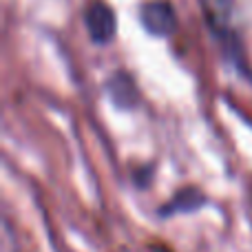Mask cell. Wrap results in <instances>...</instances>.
I'll return each instance as SVG.
<instances>
[{
  "label": "cell",
  "instance_id": "cell-1",
  "mask_svg": "<svg viewBox=\"0 0 252 252\" xmlns=\"http://www.w3.org/2000/svg\"><path fill=\"white\" fill-rule=\"evenodd\" d=\"M139 20H142L144 29L157 38H168L177 29V13L168 0H151V2L142 4Z\"/></svg>",
  "mask_w": 252,
  "mask_h": 252
},
{
  "label": "cell",
  "instance_id": "cell-2",
  "mask_svg": "<svg viewBox=\"0 0 252 252\" xmlns=\"http://www.w3.org/2000/svg\"><path fill=\"white\" fill-rule=\"evenodd\" d=\"M84 20H87V29L89 35L95 44H106L113 40L115 31H118V18L115 11L102 0H93L87 7L84 13Z\"/></svg>",
  "mask_w": 252,
  "mask_h": 252
},
{
  "label": "cell",
  "instance_id": "cell-3",
  "mask_svg": "<svg viewBox=\"0 0 252 252\" xmlns=\"http://www.w3.org/2000/svg\"><path fill=\"white\" fill-rule=\"evenodd\" d=\"M106 95L113 102L118 109L130 111L133 106L139 104V93H137V84L130 78L126 71H118L106 80Z\"/></svg>",
  "mask_w": 252,
  "mask_h": 252
},
{
  "label": "cell",
  "instance_id": "cell-4",
  "mask_svg": "<svg viewBox=\"0 0 252 252\" xmlns=\"http://www.w3.org/2000/svg\"><path fill=\"white\" fill-rule=\"evenodd\" d=\"M206 204V195L195 186H186L173 195V199L166 206H161V217H170L177 213H195Z\"/></svg>",
  "mask_w": 252,
  "mask_h": 252
}]
</instances>
